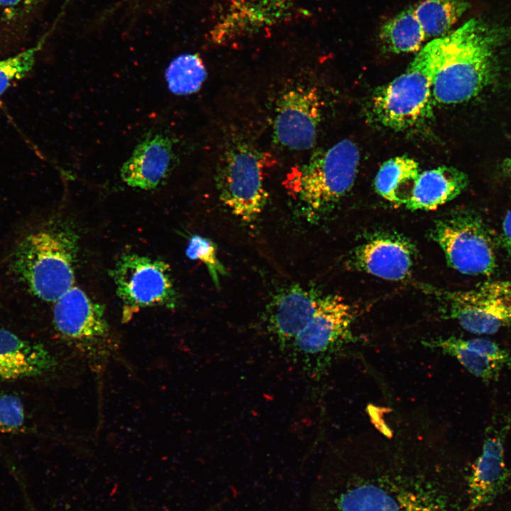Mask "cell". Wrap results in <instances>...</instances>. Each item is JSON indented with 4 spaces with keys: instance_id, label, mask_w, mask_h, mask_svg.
Returning <instances> with one entry per match:
<instances>
[{
    "instance_id": "2",
    "label": "cell",
    "mask_w": 511,
    "mask_h": 511,
    "mask_svg": "<svg viewBox=\"0 0 511 511\" xmlns=\"http://www.w3.org/2000/svg\"><path fill=\"white\" fill-rule=\"evenodd\" d=\"M329 500L327 511H457L443 484L422 475H355Z\"/></svg>"
},
{
    "instance_id": "25",
    "label": "cell",
    "mask_w": 511,
    "mask_h": 511,
    "mask_svg": "<svg viewBox=\"0 0 511 511\" xmlns=\"http://www.w3.org/2000/svg\"><path fill=\"white\" fill-rule=\"evenodd\" d=\"M186 255L190 260L203 263L215 286L219 287V277L225 275L226 270L217 256L216 244L209 238L193 235L189 240Z\"/></svg>"
},
{
    "instance_id": "17",
    "label": "cell",
    "mask_w": 511,
    "mask_h": 511,
    "mask_svg": "<svg viewBox=\"0 0 511 511\" xmlns=\"http://www.w3.org/2000/svg\"><path fill=\"white\" fill-rule=\"evenodd\" d=\"M56 365L53 354L42 344L0 328V382L43 375Z\"/></svg>"
},
{
    "instance_id": "12",
    "label": "cell",
    "mask_w": 511,
    "mask_h": 511,
    "mask_svg": "<svg viewBox=\"0 0 511 511\" xmlns=\"http://www.w3.org/2000/svg\"><path fill=\"white\" fill-rule=\"evenodd\" d=\"M321 99L314 87L297 86L280 97L273 125L277 143L292 150L311 148L321 119Z\"/></svg>"
},
{
    "instance_id": "20",
    "label": "cell",
    "mask_w": 511,
    "mask_h": 511,
    "mask_svg": "<svg viewBox=\"0 0 511 511\" xmlns=\"http://www.w3.org/2000/svg\"><path fill=\"white\" fill-rule=\"evenodd\" d=\"M420 174L417 162L405 155L384 162L374 181L376 192L393 204L406 205Z\"/></svg>"
},
{
    "instance_id": "18",
    "label": "cell",
    "mask_w": 511,
    "mask_h": 511,
    "mask_svg": "<svg viewBox=\"0 0 511 511\" xmlns=\"http://www.w3.org/2000/svg\"><path fill=\"white\" fill-rule=\"evenodd\" d=\"M434 342V346L456 358L468 371L483 381L497 380L505 368L511 367V351L486 338L451 336Z\"/></svg>"
},
{
    "instance_id": "11",
    "label": "cell",
    "mask_w": 511,
    "mask_h": 511,
    "mask_svg": "<svg viewBox=\"0 0 511 511\" xmlns=\"http://www.w3.org/2000/svg\"><path fill=\"white\" fill-rule=\"evenodd\" d=\"M124 315L148 307L176 305V291L170 266L159 259L136 253L122 256L112 271Z\"/></svg>"
},
{
    "instance_id": "9",
    "label": "cell",
    "mask_w": 511,
    "mask_h": 511,
    "mask_svg": "<svg viewBox=\"0 0 511 511\" xmlns=\"http://www.w3.org/2000/svg\"><path fill=\"white\" fill-rule=\"evenodd\" d=\"M447 317L466 331L493 334L511 326V280L486 281L466 290H434Z\"/></svg>"
},
{
    "instance_id": "10",
    "label": "cell",
    "mask_w": 511,
    "mask_h": 511,
    "mask_svg": "<svg viewBox=\"0 0 511 511\" xmlns=\"http://www.w3.org/2000/svg\"><path fill=\"white\" fill-rule=\"evenodd\" d=\"M353 312L342 297L322 295L315 312L294 339V358L308 373L316 375L328 364L331 353L351 336Z\"/></svg>"
},
{
    "instance_id": "22",
    "label": "cell",
    "mask_w": 511,
    "mask_h": 511,
    "mask_svg": "<svg viewBox=\"0 0 511 511\" xmlns=\"http://www.w3.org/2000/svg\"><path fill=\"white\" fill-rule=\"evenodd\" d=\"M468 6L466 0H422L412 6L427 39L446 35Z\"/></svg>"
},
{
    "instance_id": "6",
    "label": "cell",
    "mask_w": 511,
    "mask_h": 511,
    "mask_svg": "<svg viewBox=\"0 0 511 511\" xmlns=\"http://www.w3.org/2000/svg\"><path fill=\"white\" fill-rule=\"evenodd\" d=\"M433 77L434 60L427 43L402 74L376 89L372 98L376 119L396 131L419 123L430 108Z\"/></svg>"
},
{
    "instance_id": "1",
    "label": "cell",
    "mask_w": 511,
    "mask_h": 511,
    "mask_svg": "<svg viewBox=\"0 0 511 511\" xmlns=\"http://www.w3.org/2000/svg\"><path fill=\"white\" fill-rule=\"evenodd\" d=\"M434 60L432 96L441 104L478 94L493 74V35L476 19L429 42Z\"/></svg>"
},
{
    "instance_id": "7",
    "label": "cell",
    "mask_w": 511,
    "mask_h": 511,
    "mask_svg": "<svg viewBox=\"0 0 511 511\" xmlns=\"http://www.w3.org/2000/svg\"><path fill=\"white\" fill-rule=\"evenodd\" d=\"M431 236L449 265L470 275H490L497 267L495 243L490 229L476 213L458 210L438 219Z\"/></svg>"
},
{
    "instance_id": "21",
    "label": "cell",
    "mask_w": 511,
    "mask_h": 511,
    "mask_svg": "<svg viewBox=\"0 0 511 511\" xmlns=\"http://www.w3.org/2000/svg\"><path fill=\"white\" fill-rule=\"evenodd\" d=\"M380 36L385 48L395 53L418 51L427 39L412 6L386 21L380 28Z\"/></svg>"
},
{
    "instance_id": "3",
    "label": "cell",
    "mask_w": 511,
    "mask_h": 511,
    "mask_svg": "<svg viewBox=\"0 0 511 511\" xmlns=\"http://www.w3.org/2000/svg\"><path fill=\"white\" fill-rule=\"evenodd\" d=\"M76 244L62 230H41L23 240L15 266L34 295L54 302L74 286Z\"/></svg>"
},
{
    "instance_id": "19",
    "label": "cell",
    "mask_w": 511,
    "mask_h": 511,
    "mask_svg": "<svg viewBox=\"0 0 511 511\" xmlns=\"http://www.w3.org/2000/svg\"><path fill=\"white\" fill-rule=\"evenodd\" d=\"M468 177L462 171L439 166L419 174L405 207L411 210H434L458 196L466 187Z\"/></svg>"
},
{
    "instance_id": "14",
    "label": "cell",
    "mask_w": 511,
    "mask_h": 511,
    "mask_svg": "<svg viewBox=\"0 0 511 511\" xmlns=\"http://www.w3.org/2000/svg\"><path fill=\"white\" fill-rule=\"evenodd\" d=\"M322 295L313 288L294 284L273 297L267 307L265 322L269 334L280 348L291 346L313 317Z\"/></svg>"
},
{
    "instance_id": "23",
    "label": "cell",
    "mask_w": 511,
    "mask_h": 511,
    "mask_svg": "<svg viewBox=\"0 0 511 511\" xmlns=\"http://www.w3.org/2000/svg\"><path fill=\"white\" fill-rule=\"evenodd\" d=\"M207 76V69L202 58L193 53H185L175 57L165 72L169 90L178 96L197 92Z\"/></svg>"
},
{
    "instance_id": "13",
    "label": "cell",
    "mask_w": 511,
    "mask_h": 511,
    "mask_svg": "<svg viewBox=\"0 0 511 511\" xmlns=\"http://www.w3.org/2000/svg\"><path fill=\"white\" fill-rule=\"evenodd\" d=\"M510 421L495 422L488 428L482 451L473 464L467 480V510L487 505L503 493L509 485L510 473L505 458V439Z\"/></svg>"
},
{
    "instance_id": "28",
    "label": "cell",
    "mask_w": 511,
    "mask_h": 511,
    "mask_svg": "<svg viewBox=\"0 0 511 511\" xmlns=\"http://www.w3.org/2000/svg\"><path fill=\"white\" fill-rule=\"evenodd\" d=\"M6 1H10V2L16 1V2L21 3V6H27V5L29 6L32 4H33L36 0H6Z\"/></svg>"
},
{
    "instance_id": "8",
    "label": "cell",
    "mask_w": 511,
    "mask_h": 511,
    "mask_svg": "<svg viewBox=\"0 0 511 511\" xmlns=\"http://www.w3.org/2000/svg\"><path fill=\"white\" fill-rule=\"evenodd\" d=\"M221 202L246 222L254 221L267 201L260 153L249 143L236 141L224 152L216 177Z\"/></svg>"
},
{
    "instance_id": "29",
    "label": "cell",
    "mask_w": 511,
    "mask_h": 511,
    "mask_svg": "<svg viewBox=\"0 0 511 511\" xmlns=\"http://www.w3.org/2000/svg\"><path fill=\"white\" fill-rule=\"evenodd\" d=\"M505 165L506 170L511 174V158L506 160Z\"/></svg>"
},
{
    "instance_id": "4",
    "label": "cell",
    "mask_w": 511,
    "mask_h": 511,
    "mask_svg": "<svg viewBox=\"0 0 511 511\" xmlns=\"http://www.w3.org/2000/svg\"><path fill=\"white\" fill-rule=\"evenodd\" d=\"M359 161L356 144L344 139L317 151L295 170L293 188L308 217L318 219L328 212L351 189Z\"/></svg>"
},
{
    "instance_id": "5",
    "label": "cell",
    "mask_w": 511,
    "mask_h": 511,
    "mask_svg": "<svg viewBox=\"0 0 511 511\" xmlns=\"http://www.w3.org/2000/svg\"><path fill=\"white\" fill-rule=\"evenodd\" d=\"M53 303V319L57 333L93 371L101 373L116 348L104 307L75 286Z\"/></svg>"
},
{
    "instance_id": "24",
    "label": "cell",
    "mask_w": 511,
    "mask_h": 511,
    "mask_svg": "<svg viewBox=\"0 0 511 511\" xmlns=\"http://www.w3.org/2000/svg\"><path fill=\"white\" fill-rule=\"evenodd\" d=\"M44 42L45 39H42L34 46L0 60V97L13 82L21 79L31 70Z\"/></svg>"
},
{
    "instance_id": "27",
    "label": "cell",
    "mask_w": 511,
    "mask_h": 511,
    "mask_svg": "<svg viewBox=\"0 0 511 511\" xmlns=\"http://www.w3.org/2000/svg\"><path fill=\"white\" fill-rule=\"evenodd\" d=\"M500 238L504 248L511 255V210L503 219Z\"/></svg>"
},
{
    "instance_id": "15",
    "label": "cell",
    "mask_w": 511,
    "mask_h": 511,
    "mask_svg": "<svg viewBox=\"0 0 511 511\" xmlns=\"http://www.w3.org/2000/svg\"><path fill=\"white\" fill-rule=\"evenodd\" d=\"M415 251L414 245L402 236L378 233L354 250L351 262L356 269L378 278L401 280L410 273Z\"/></svg>"
},
{
    "instance_id": "26",
    "label": "cell",
    "mask_w": 511,
    "mask_h": 511,
    "mask_svg": "<svg viewBox=\"0 0 511 511\" xmlns=\"http://www.w3.org/2000/svg\"><path fill=\"white\" fill-rule=\"evenodd\" d=\"M26 421L23 403L16 395L0 392V432H13L23 429Z\"/></svg>"
},
{
    "instance_id": "16",
    "label": "cell",
    "mask_w": 511,
    "mask_h": 511,
    "mask_svg": "<svg viewBox=\"0 0 511 511\" xmlns=\"http://www.w3.org/2000/svg\"><path fill=\"white\" fill-rule=\"evenodd\" d=\"M175 162L174 143L163 133H148L121 168L128 186L149 190L156 188L170 174Z\"/></svg>"
}]
</instances>
